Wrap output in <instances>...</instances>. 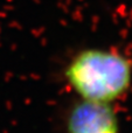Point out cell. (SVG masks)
<instances>
[{"instance_id": "2", "label": "cell", "mask_w": 132, "mask_h": 133, "mask_svg": "<svg viewBox=\"0 0 132 133\" xmlns=\"http://www.w3.org/2000/svg\"><path fill=\"white\" fill-rule=\"evenodd\" d=\"M65 129L67 133H119V122L112 104L80 99L68 111Z\"/></svg>"}, {"instance_id": "1", "label": "cell", "mask_w": 132, "mask_h": 133, "mask_svg": "<svg viewBox=\"0 0 132 133\" xmlns=\"http://www.w3.org/2000/svg\"><path fill=\"white\" fill-rule=\"evenodd\" d=\"M63 75L81 101L114 104L132 85V60L115 49L85 48L70 58Z\"/></svg>"}]
</instances>
